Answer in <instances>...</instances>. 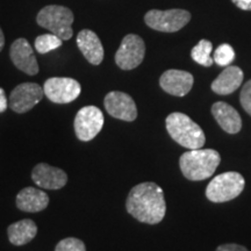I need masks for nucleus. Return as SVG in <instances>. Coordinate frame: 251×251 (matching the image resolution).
<instances>
[{
  "label": "nucleus",
  "instance_id": "nucleus-1",
  "mask_svg": "<svg viewBox=\"0 0 251 251\" xmlns=\"http://www.w3.org/2000/svg\"><path fill=\"white\" fill-rule=\"evenodd\" d=\"M126 208L137 221L148 225L159 224L166 212L164 192L155 183L136 185L128 194Z\"/></svg>",
  "mask_w": 251,
  "mask_h": 251
},
{
  "label": "nucleus",
  "instance_id": "nucleus-2",
  "mask_svg": "<svg viewBox=\"0 0 251 251\" xmlns=\"http://www.w3.org/2000/svg\"><path fill=\"white\" fill-rule=\"evenodd\" d=\"M221 162V157L213 149H192L180 156L179 166L190 180H203L212 177Z\"/></svg>",
  "mask_w": 251,
  "mask_h": 251
},
{
  "label": "nucleus",
  "instance_id": "nucleus-3",
  "mask_svg": "<svg viewBox=\"0 0 251 251\" xmlns=\"http://www.w3.org/2000/svg\"><path fill=\"white\" fill-rule=\"evenodd\" d=\"M165 126L172 139L184 148L200 149L206 142L205 133L201 127L184 113H171L166 118Z\"/></svg>",
  "mask_w": 251,
  "mask_h": 251
},
{
  "label": "nucleus",
  "instance_id": "nucleus-4",
  "mask_svg": "<svg viewBox=\"0 0 251 251\" xmlns=\"http://www.w3.org/2000/svg\"><path fill=\"white\" fill-rule=\"evenodd\" d=\"M75 17L71 9L59 5H49L39 12L36 23L39 26L48 29L63 41H68L72 37V24Z\"/></svg>",
  "mask_w": 251,
  "mask_h": 251
},
{
  "label": "nucleus",
  "instance_id": "nucleus-5",
  "mask_svg": "<svg viewBox=\"0 0 251 251\" xmlns=\"http://www.w3.org/2000/svg\"><path fill=\"white\" fill-rule=\"evenodd\" d=\"M243 176L229 171L214 177L206 188V197L213 202H227L242 193L244 188Z\"/></svg>",
  "mask_w": 251,
  "mask_h": 251
},
{
  "label": "nucleus",
  "instance_id": "nucleus-6",
  "mask_svg": "<svg viewBox=\"0 0 251 251\" xmlns=\"http://www.w3.org/2000/svg\"><path fill=\"white\" fill-rule=\"evenodd\" d=\"M190 19L191 14L185 9H168V11L151 9L146 14L144 21L155 30L174 33L186 26Z\"/></svg>",
  "mask_w": 251,
  "mask_h": 251
},
{
  "label": "nucleus",
  "instance_id": "nucleus-7",
  "mask_svg": "<svg viewBox=\"0 0 251 251\" xmlns=\"http://www.w3.org/2000/svg\"><path fill=\"white\" fill-rule=\"evenodd\" d=\"M103 114L96 106H85L78 111L75 118L74 127L77 139L89 142L101 131L103 127Z\"/></svg>",
  "mask_w": 251,
  "mask_h": 251
},
{
  "label": "nucleus",
  "instance_id": "nucleus-8",
  "mask_svg": "<svg viewBox=\"0 0 251 251\" xmlns=\"http://www.w3.org/2000/svg\"><path fill=\"white\" fill-rule=\"evenodd\" d=\"M146 55V45L139 35L129 34L125 36L117 54L115 63L122 70H133L143 62Z\"/></svg>",
  "mask_w": 251,
  "mask_h": 251
},
{
  "label": "nucleus",
  "instance_id": "nucleus-9",
  "mask_svg": "<svg viewBox=\"0 0 251 251\" xmlns=\"http://www.w3.org/2000/svg\"><path fill=\"white\" fill-rule=\"evenodd\" d=\"M43 92L50 101L69 103L76 100L81 92L80 84L74 78L52 77L46 80Z\"/></svg>",
  "mask_w": 251,
  "mask_h": 251
},
{
  "label": "nucleus",
  "instance_id": "nucleus-10",
  "mask_svg": "<svg viewBox=\"0 0 251 251\" xmlns=\"http://www.w3.org/2000/svg\"><path fill=\"white\" fill-rule=\"evenodd\" d=\"M45 92L43 87L36 83H23L18 85L9 94L8 106L18 114H24L35 107L42 100Z\"/></svg>",
  "mask_w": 251,
  "mask_h": 251
},
{
  "label": "nucleus",
  "instance_id": "nucleus-11",
  "mask_svg": "<svg viewBox=\"0 0 251 251\" xmlns=\"http://www.w3.org/2000/svg\"><path fill=\"white\" fill-rule=\"evenodd\" d=\"M106 111L111 117L122 121L131 122L137 117V108L135 101L127 93L113 91L103 100Z\"/></svg>",
  "mask_w": 251,
  "mask_h": 251
},
{
  "label": "nucleus",
  "instance_id": "nucleus-12",
  "mask_svg": "<svg viewBox=\"0 0 251 251\" xmlns=\"http://www.w3.org/2000/svg\"><path fill=\"white\" fill-rule=\"evenodd\" d=\"M9 56H11L12 62L18 68L19 70L25 72V74L34 76L39 74V64H37L34 50L26 39L15 40L11 46L9 50Z\"/></svg>",
  "mask_w": 251,
  "mask_h": 251
},
{
  "label": "nucleus",
  "instance_id": "nucleus-13",
  "mask_svg": "<svg viewBox=\"0 0 251 251\" xmlns=\"http://www.w3.org/2000/svg\"><path fill=\"white\" fill-rule=\"evenodd\" d=\"M31 179L37 186L46 190H61L68 183V175L64 170L47 163H40L31 171Z\"/></svg>",
  "mask_w": 251,
  "mask_h": 251
},
{
  "label": "nucleus",
  "instance_id": "nucleus-14",
  "mask_svg": "<svg viewBox=\"0 0 251 251\" xmlns=\"http://www.w3.org/2000/svg\"><path fill=\"white\" fill-rule=\"evenodd\" d=\"M193 76L187 71L168 70L161 76L159 85L171 96L184 97L193 86Z\"/></svg>",
  "mask_w": 251,
  "mask_h": 251
},
{
  "label": "nucleus",
  "instance_id": "nucleus-15",
  "mask_svg": "<svg viewBox=\"0 0 251 251\" xmlns=\"http://www.w3.org/2000/svg\"><path fill=\"white\" fill-rule=\"evenodd\" d=\"M77 46L84 57L93 65H99L103 59V47L96 33L83 29L77 35Z\"/></svg>",
  "mask_w": 251,
  "mask_h": 251
},
{
  "label": "nucleus",
  "instance_id": "nucleus-16",
  "mask_svg": "<svg viewBox=\"0 0 251 251\" xmlns=\"http://www.w3.org/2000/svg\"><path fill=\"white\" fill-rule=\"evenodd\" d=\"M49 205V197L45 191L35 187H25L17 196V206L26 213L43 211Z\"/></svg>",
  "mask_w": 251,
  "mask_h": 251
},
{
  "label": "nucleus",
  "instance_id": "nucleus-17",
  "mask_svg": "<svg viewBox=\"0 0 251 251\" xmlns=\"http://www.w3.org/2000/svg\"><path fill=\"white\" fill-rule=\"evenodd\" d=\"M212 114L220 127L228 134H236L242 128V119L238 112L227 102L218 101L212 106Z\"/></svg>",
  "mask_w": 251,
  "mask_h": 251
},
{
  "label": "nucleus",
  "instance_id": "nucleus-18",
  "mask_svg": "<svg viewBox=\"0 0 251 251\" xmlns=\"http://www.w3.org/2000/svg\"><path fill=\"white\" fill-rule=\"evenodd\" d=\"M243 71L238 67L228 65L212 83V90L220 96H227L242 85Z\"/></svg>",
  "mask_w": 251,
  "mask_h": 251
},
{
  "label": "nucleus",
  "instance_id": "nucleus-19",
  "mask_svg": "<svg viewBox=\"0 0 251 251\" xmlns=\"http://www.w3.org/2000/svg\"><path fill=\"white\" fill-rule=\"evenodd\" d=\"M37 234V226L33 220L24 219L14 222L7 228L8 240L13 246L20 247L29 243Z\"/></svg>",
  "mask_w": 251,
  "mask_h": 251
},
{
  "label": "nucleus",
  "instance_id": "nucleus-20",
  "mask_svg": "<svg viewBox=\"0 0 251 251\" xmlns=\"http://www.w3.org/2000/svg\"><path fill=\"white\" fill-rule=\"evenodd\" d=\"M213 50L212 42L207 40H201L196 47H193L191 56H192L193 61L197 62L198 64L203 65V67H211L214 63L213 58L211 57V52Z\"/></svg>",
  "mask_w": 251,
  "mask_h": 251
},
{
  "label": "nucleus",
  "instance_id": "nucleus-21",
  "mask_svg": "<svg viewBox=\"0 0 251 251\" xmlns=\"http://www.w3.org/2000/svg\"><path fill=\"white\" fill-rule=\"evenodd\" d=\"M63 40L55 34H43L35 39V49L39 54H47L62 46Z\"/></svg>",
  "mask_w": 251,
  "mask_h": 251
},
{
  "label": "nucleus",
  "instance_id": "nucleus-22",
  "mask_svg": "<svg viewBox=\"0 0 251 251\" xmlns=\"http://www.w3.org/2000/svg\"><path fill=\"white\" fill-rule=\"evenodd\" d=\"M234 59L235 51L233 47L225 43V45L219 46L218 48H216L214 51V58H213V61H214L218 65H220V67H228V65H230L231 63H233Z\"/></svg>",
  "mask_w": 251,
  "mask_h": 251
},
{
  "label": "nucleus",
  "instance_id": "nucleus-23",
  "mask_svg": "<svg viewBox=\"0 0 251 251\" xmlns=\"http://www.w3.org/2000/svg\"><path fill=\"white\" fill-rule=\"evenodd\" d=\"M55 251H86V247L79 238L67 237L59 241Z\"/></svg>",
  "mask_w": 251,
  "mask_h": 251
},
{
  "label": "nucleus",
  "instance_id": "nucleus-24",
  "mask_svg": "<svg viewBox=\"0 0 251 251\" xmlns=\"http://www.w3.org/2000/svg\"><path fill=\"white\" fill-rule=\"evenodd\" d=\"M240 101L244 111L251 115V80H248L243 85L240 94Z\"/></svg>",
  "mask_w": 251,
  "mask_h": 251
},
{
  "label": "nucleus",
  "instance_id": "nucleus-25",
  "mask_svg": "<svg viewBox=\"0 0 251 251\" xmlns=\"http://www.w3.org/2000/svg\"><path fill=\"white\" fill-rule=\"evenodd\" d=\"M215 251H249L246 247L240 246V244L235 243H228V244H222V246L218 247V249Z\"/></svg>",
  "mask_w": 251,
  "mask_h": 251
},
{
  "label": "nucleus",
  "instance_id": "nucleus-26",
  "mask_svg": "<svg viewBox=\"0 0 251 251\" xmlns=\"http://www.w3.org/2000/svg\"><path fill=\"white\" fill-rule=\"evenodd\" d=\"M8 107L7 97H6L5 91L0 87V113H4Z\"/></svg>",
  "mask_w": 251,
  "mask_h": 251
},
{
  "label": "nucleus",
  "instance_id": "nucleus-27",
  "mask_svg": "<svg viewBox=\"0 0 251 251\" xmlns=\"http://www.w3.org/2000/svg\"><path fill=\"white\" fill-rule=\"evenodd\" d=\"M233 2L238 8L244 11H251V0H233Z\"/></svg>",
  "mask_w": 251,
  "mask_h": 251
},
{
  "label": "nucleus",
  "instance_id": "nucleus-28",
  "mask_svg": "<svg viewBox=\"0 0 251 251\" xmlns=\"http://www.w3.org/2000/svg\"><path fill=\"white\" fill-rule=\"evenodd\" d=\"M5 46V36H4V33H2L1 28H0V51H1L2 48H4Z\"/></svg>",
  "mask_w": 251,
  "mask_h": 251
}]
</instances>
